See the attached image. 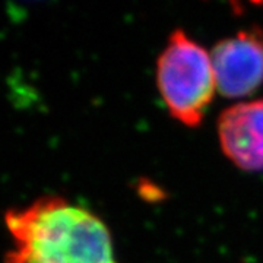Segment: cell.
Wrapping results in <instances>:
<instances>
[{
    "instance_id": "obj_1",
    "label": "cell",
    "mask_w": 263,
    "mask_h": 263,
    "mask_svg": "<svg viewBox=\"0 0 263 263\" xmlns=\"http://www.w3.org/2000/svg\"><path fill=\"white\" fill-rule=\"evenodd\" d=\"M10 249L3 263H119L111 231L92 211L41 196L5 214Z\"/></svg>"
},
{
    "instance_id": "obj_2",
    "label": "cell",
    "mask_w": 263,
    "mask_h": 263,
    "mask_svg": "<svg viewBox=\"0 0 263 263\" xmlns=\"http://www.w3.org/2000/svg\"><path fill=\"white\" fill-rule=\"evenodd\" d=\"M155 76L158 92L173 119L187 127L203 122L218 92L211 51L177 29L161 51Z\"/></svg>"
},
{
    "instance_id": "obj_3",
    "label": "cell",
    "mask_w": 263,
    "mask_h": 263,
    "mask_svg": "<svg viewBox=\"0 0 263 263\" xmlns=\"http://www.w3.org/2000/svg\"><path fill=\"white\" fill-rule=\"evenodd\" d=\"M216 89L226 98L240 100L263 84V34L240 31L221 40L211 51Z\"/></svg>"
},
{
    "instance_id": "obj_4",
    "label": "cell",
    "mask_w": 263,
    "mask_h": 263,
    "mask_svg": "<svg viewBox=\"0 0 263 263\" xmlns=\"http://www.w3.org/2000/svg\"><path fill=\"white\" fill-rule=\"evenodd\" d=\"M221 149L235 167L263 170V98L240 101L226 108L216 124Z\"/></svg>"
}]
</instances>
